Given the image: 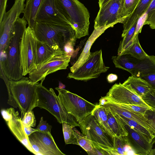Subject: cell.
Returning <instances> with one entry per match:
<instances>
[{"label": "cell", "mask_w": 155, "mask_h": 155, "mask_svg": "<svg viewBox=\"0 0 155 155\" xmlns=\"http://www.w3.org/2000/svg\"><path fill=\"white\" fill-rule=\"evenodd\" d=\"M35 21L37 22L71 24L59 10L56 0H43Z\"/></svg>", "instance_id": "obj_14"}, {"label": "cell", "mask_w": 155, "mask_h": 155, "mask_svg": "<svg viewBox=\"0 0 155 155\" xmlns=\"http://www.w3.org/2000/svg\"><path fill=\"white\" fill-rule=\"evenodd\" d=\"M105 28L94 29L87 41L84 49L77 60L70 68L71 72H73L82 65L87 60L90 54V49L97 39L106 29Z\"/></svg>", "instance_id": "obj_19"}, {"label": "cell", "mask_w": 155, "mask_h": 155, "mask_svg": "<svg viewBox=\"0 0 155 155\" xmlns=\"http://www.w3.org/2000/svg\"><path fill=\"white\" fill-rule=\"evenodd\" d=\"M11 114L5 120L9 129L16 138L30 151L36 155L30 144L28 137L26 134L21 121L18 111L14 108H10Z\"/></svg>", "instance_id": "obj_15"}, {"label": "cell", "mask_w": 155, "mask_h": 155, "mask_svg": "<svg viewBox=\"0 0 155 155\" xmlns=\"http://www.w3.org/2000/svg\"><path fill=\"white\" fill-rule=\"evenodd\" d=\"M28 137L30 144L36 155H52V154L45 148L31 134Z\"/></svg>", "instance_id": "obj_35"}, {"label": "cell", "mask_w": 155, "mask_h": 155, "mask_svg": "<svg viewBox=\"0 0 155 155\" xmlns=\"http://www.w3.org/2000/svg\"><path fill=\"white\" fill-rule=\"evenodd\" d=\"M104 106L107 112L108 124L115 136H127L128 133L125 125L115 117L107 107Z\"/></svg>", "instance_id": "obj_27"}, {"label": "cell", "mask_w": 155, "mask_h": 155, "mask_svg": "<svg viewBox=\"0 0 155 155\" xmlns=\"http://www.w3.org/2000/svg\"><path fill=\"white\" fill-rule=\"evenodd\" d=\"M141 78L149 84L151 89H155V73L144 76Z\"/></svg>", "instance_id": "obj_41"}, {"label": "cell", "mask_w": 155, "mask_h": 155, "mask_svg": "<svg viewBox=\"0 0 155 155\" xmlns=\"http://www.w3.org/2000/svg\"><path fill=\"white\" fill-rule=\"evenodd\" d=\"M31 134L52 155H65L57 146L51 134L36 131Z\"/></svg>", "instance_id": "obj_24"}, {"label": "cell", "mask_w": 155, "mask_h": 155, "mask_svg": "<svg viewBox=\"0 0 155 155\" xmlns=\"http://www.w3.org/2000/svg\"><path fill=\"white\" fill-rule=\"evenodd\" d=\"M128 134L127 136L130 146L134 154L150 155L152 144L136 130L127 125H125Z\"/></svg>", "instance_id": "obj_16"}, {"label": "cell", "mask_w": 155, "mask_h": 155, "mask_svg": "<svg viewBox=\"0 0 155 155\" xmlns=\"http://www.w3.org/2000/svg\"><path fill=\"white\" fill-rule=\"evenodd\" d=\"M141 98L149 107L155 109V89H151Z\"/></svg>", "instance_id": "obj_39"}, {"label": "cell", "mask_w": 155, "mask_h": 155, "mask_svg": "<svg viewBox=\"0 0 155 155\" xmlns=\"http://www.w3.org/2000/svg\"><path fill=\"white\" fill-rule=\"evenodd\" d=\"M104 105L107 107L113 114L122 115L136 121L146 129L154 137H155V128L153 123L147 119L144 114L129 110L112 103L107 102Z\"/></svg>", "instance_id": "obj_17"}, {"label": "cell", "mask_w": 155, "mask_h": 155, "mask_svg": "<svg viewBox=\"0 0 155 155\" xmlns=\"http://www.w3.org/2000/svg\"><path fill=\"white\" fill-rule=\"evenodd\" d=\"M113 103L116 104L121 107L125 108L129 110L133 111L137 114H141L144 115L147 110L148 109H153L150 107L145 106H140L134 104Z\"/></svg>", "instance_id": "obj_37"}, {"label": "cell", "mask_w": 155, "mask_h": 155, "mask_svg": "<svg viewBox=\"0 0 155 155\" xmlns=\"http://www.w3.org/2000/svg\"><path fill=\"white\" fill-rule=\"evenodd\" d=\"M155 73V56L149 55L142 60H139L133 70L131 75L141 78Z\"/></svg>", "instance_id": "obj_22"}, {"label": "cell", "mask_w": 155, "mask_h": 155, "mask_svg": "<svg viewBox=\"0 0 155 155\" xmlns=\"http://www.w3.org/2000/svg\"><path fill=\"white\" fill-rule=\"evenodd\" d=\"M152 143V145H154L155 146V137L153 138ZM150 155H155V147L152 148Z\"/></svg>", "instance_id": "obj_48"}, {"label": "cell", "mask_w": 155, "mask_h": 155, "mask_svg": "<svg viewBox=\"0 0 155 155\" xmlns=\"http://www.w3.org/2000/svg\"><path fill=\"white\" fill-rule=\"evenodd\" d=\"M125 0H110L100 8L94 21V28L112 27L117 23H123L125 19L121 14Z\"/></svg>", "instance_id": "obj_8"}, {"label": "cell", "mask_w": 155, "mask_h": 155, "mask_svg": "<svg viewBox=\"0 0 155 155\" xmlns=\"http://www.w3.org/2000/svg\"><path fill=\"white\" fill-rule=\"evenodd\" d=\"M140 0H124V6L121 14L122 18L125 19L124 22L135 9Z\"/></svg>", "instance_id": "obj_34"}, {"label": "cell", "mask_w": 155, "mask_h": 155, "mask_svg": "<svg viewBox=\"0 0 155 155\" xmlns=\"http://www.w3.org/2000/svg\"><path fill=\"white\" fill-rule=\"evenodd\" d=\"M35 51L37 68L55 55L66 53L64 51L54 49L48 44L38 40L36 37Z\"/></svg>", "instance_id": "obj_18"}, {"label": "cell", "mask_w": 155, "mask_h": 155, "mask_svg": "<svg viewBox=\"0 0 155 155\" xmlns=\"http://www.w3.org/2000/svg\"><path fill=\"white\" fill-rule=\"evenodd\" d=\"M138 35L134 36L135 37L133 42L120 55L130 54L139 60L143 59L149 56L142 48L139 40Z\"/></svg>", "instance_id": "obj_30"}, {"label": "cell", "mask_w": 155, "mask_h": 155, "mask_svg": "<svg viewBox=\"0 0 155 155\" xmlns=\"http://www.w3.org/2000/svg\"><path fill=\"white\" fill-rule=\"evenodd\" d=\"M122 84L141 97L151 89L150 85L145 80L133 75L129 77Z\"/></svg>", "instance_id": "obj_20"}, {"label": "cell", "mask_w": 155, "mask_h": 155, "mask_svg": "<svg viewBox=\"0 0 155 155\" xmlns=\"http://www.w3.org/2000/svg\"><path fill=\"white\" fill-rule=\"evenodd\" d=\"M28 22L23 16L18 18L8 44L1 54V66L2 72L8 80L18 81L23 76L20 46Z\"/></svg>", "instance_id": "obj_1"}, {"label": "cell", "mask_w": 155, "mask_h": 155, "mask_svg": "<svg viewBox=\"0 0 155 155\" xmlns=\"http://www.w3.org/2000/svg\"><path fill=\"white\" fill-rule=\"evenodd\" d=\"M74 134L77 139L78 145L81 147L88 153L93 149L92 141L86 137L74 130Z\"/></svg>", "instance_id": "obj_33"}, {"label": "cell", "mask_w": 155, "mask_h": 155, "mask_svg": "<svg viewBox=\"0 0 155 155\" xmlns=\"http://www.w3.org/2000/svg\"><path fill=\"white\" fill-rule=\"evenodd\" d=\"M146 17V14L145 13L138 19L134 36H135L136 35L139 34V33H141L142 27L143 25V23Z\"/></svg>", "instance_id": "obj_42"}, {"label": "cell", "mask_w": 155, "mask_h": 155, "mask_svg": "<svg viewBox=\"0 0 155 155\" xmlns=\"http://www.w3.org/2000/svg\"><path fill=\"white\" fill-rule=\"evenodd\" d=\"M33 29L37 39L57 50L64 51L65 46L68 44L74 46L77 39L71 24L36 21Z\"/></svg>", "instance_id": "obj_2"}, {"label": "cell", "mask_w": 155, "mask_h": 155, "mask_svg": "<svg viewBox=\"0 0 155 155\" xmlns=\"http://www.w3.org/2000/svg\"><path fill=\"white\" fill-rule=\"evenodd\" d=\"M26 0H15L11 8L5 14L0 23V54L6 48L13 30L14 24L20 14L24 13Z\"/></svg>", "instance_id": "obj_10"}, {"label": "cell", "mask_w": 155, "mask_h": 155, "mask_svg": "<svg viewBox=\"0 0 155 155\" xmlns=\"http://www.w3.org/2000/svg\"><path fill=\"white\" fill-rule=\"evenodd\" d=\"M117 79V76L114 74H110L107 77V80L108 82L110 83H112L116 81Z\"/></svg>", "instance_id": "obj_46"}, {"label": "cell", "mask_w": 155, "mask_h": 155, "mask_svg": "<svg viewBox=\"0 0 155 155\" xmlns=\"http://www.w3.org/2000/svg\"><path fill=\"white\" fill-rule=\"evenodd\" d=\"M101 102L102 106L106 102H111L150 107L145 102L141 97L125 87L120 83L114 84L110 89L106 96L102 97Z\"/></svg>", "instance_id": "obj_12"}, {"label": "cell", "mask_w": 155, "mask_h": 155, "mask_svg": "<svg viewBox=\"0 0 155 155\" xmlns=\"http://www.w3.org/2000/svg\"><path fill=\"white\" fill-rule=\"evenodd\" d=\"M109 68L104 65L101 49L91 52L86 61L74 72L69 73L67 78L85 81L98 78L101 73L107 72Z\"/></svg>", "instance_id": "obj_7"}, {"label": "cell", "mask_w": 155, "mask_h": 155, "mask_svg": "<svg viewBox=\"0 0 155 155\" xmlns=\"http://www.w3.org/2000/svg\"><path fill=\"white\" fill-rule=\"evenodd\" d=\"M24 17L27 21L28 26L33 29L36 18L40 6L43 0H26Z\"/></svg>", "instance_id": "obj_26"}, {"label": "cell", "mask_w": 155, "mask_h": 155, "mask_svg": "<svg viewBox=\"0 0 155 155\" xmlns=\"http://www.w3.org/2000/svg\"><path fill=\"white\" fill-rule=\"evenodd\" d=\"M38 83L36 91L38 97L37 107L46 110L53 115L60 124L67 123L74 127H80L75 119L66 110L54 90H49Z\"/></svg>", "instance_id": "obj_5"}, {"label": "cell", "mask_w": 155, "mask_h": 155, "mask_svg": "<svg viewBox=\"0 0 155 155\" xmlns=\"http://www.w3.org/2000/svg\"><path fill=\"white\" fill-rule=\"evenodd\" d=\"M115 155L134 154L129 143L127 136H114L111 139Z\"/></svg>", "instance_id": "obj_29"}, {"label": "cell", "mask_w": 155, "mask_h": 155, "mask_svg": "<svg viewBox=\"0 0 155 155\" xmlns=\"http://www.w3.org/2000/svg\"><path fill=\"white\" fill-rule=\"evenodd\" d=\"M110 0H99L98 4L99 8L101 7Z\"/></svg>", "instance_id": "obj_47"}, {"label": "cell", "mask_w": 155, "mask_h": 155, "mask_svg": "<svg viewBox=\"0 0 155 155\" xmlns=\"http://www.w3.org/2000/svg\"><path fill=\"white\" fill-rule=\"evenodd\" d=\"M82 134L92 141L105 149L110 150L115 155L111 139L104 132L91 114L79 124Z\"/></svg>", "instance_id": "obj_11"}, {"label": "cell", "mask_w": 155, "mask_h": 155, "mask_svg": "<svg viewBox=\"0 0 155 155\" xmlns=\"http://www.w3.org/2000/svg\"><path fill=\"white\" fill-rule=\"evenodd\" d=\"M21 121L23 124L35 127L36 124V120L33 111L31 110L25 113L21 119Z\"/></svg>", "instance_id": "obj_38"}, {"label": "cell", "mask_w": 155, "mask_h": 155, "mask_svg": "<svg viewBox=\"0 0 155 155\" xmlns=\"http://www.w3.org/2000/svg\"><path fill=\"white\" fill-rule=\"evenodd\" d=\"M52 127V126L47 123L46 121L44 120L43 117H42L37 128L35 129L36 131L51 134Z\"/></svg>", "instance_id": "obj_40"}, {"label": "cell", "mask_w": 155, "mask_h": 155, "mask_svg": "<svg viewBox=\"0 0 155 155\" xmlns=\"http://www.w3.org/2000/svg\"><path fill=\"white\" fill-rule=\"evenodd\" d=\"M115 117L124 125H127L145 137L150 142L152 143L154 137L144 127L136 121L129 119L122 115L113 113Z\"/></svg>", "instance_id": "obj_28"}, {"label": "cell", "mask_w": 155, "mask_h": 155, "mask_svg": "<svg viewBox=\"0 0 155 155\" xmlns=\"http://www.w3.org/2000/svg\"><path fill=\"white\" fill-rule=\"evenodd\" d=\"M91 114L99 127L111 139L115 136L108 124L107 111L104 105L99 106L97 104Z\"/></svg>", "instance_id": "obj_23"}, {"label": "cell", "mask_w": 155, "mask_h": 155, "mask_svg": "<svg viewBox=\"0 0 155 155\" xmlns=\"http://www.w3.org/2000/svg\"><path fill=\"white\" fill-rule=\"evenodd\" d=\"M144 116L153 124L155 128V109H148L145 112Z\"/></svg>", "instance_id": "obj_43"}, {"label": "cell", "mask_w": 155, "mask_h": 155, "mask_svg": "<svg viewBox=\"0 0 155 155\" xmlns=\"http://www.w3.org/2000/svg\"><path fill=\"white\" fill-rule=\"evenodd\" d=\"M58 87L64 89L65 87V86L64 85L61 84H61H59V86Z\"/></svg>", "instance_id": "obj_49"}, {"label": "cell", "mask_w": 155, "mask_h": 155, "mask_svg": "<svg viewBox=\"0 0 155 155\" xmlns=\"http://www.w3.org/2000/svg\"><path fill=\"white\" fill-rule=\"evenodd\" d=\"M35 39L33 29L28 26L23 35L20 46L21 61L24 76L37 69L35 59Z\"/></svg>", "instance_id": "obj_9"}, {"label": "cell", "mask_w": 155, "mask_h": 155, "mask_svg": "<svg viewBox=\"0 0 155 155\" xmlns=\"http://www.w3.org/2000/svg\"><path fill=\"white\" fill-rule=\"evenodd\" d=\"M153 0H140L133 12L123 23V30L121 37H124L136 20L145 13Z\"/></svg>", "instance_id": "obj_21"}, {"label": "cell", "mask_w": 155, "mask_h": 155, "mask_svg": "<svg viewBox=\"0 0 155 155\" xmlns=\"http://www.w3.org/2000/svg\"><path fill=\"white\" fill-rule=\"evenodd\" d=\"M145 13L146 17L143 25H148L150 28L155 29V0L152 1Z\"/></svg>", "instance_id": "obj_32"}, {"label": "cell", "mask_w": 155, "mask_h": 155, "mask_svg": "<svg viewBox=\"0 0 155 155\" xmlns=\"http://www.w3.org/2000/svg\"><path fill=\"white\" fill-rule=\"evenodd\" d=\"M8 0H0V23L1 22L7 6Z\"/></svg>", "instance_id": "obj_44"}, {"label": "cell", "mask_w": 155, "mask_h": 155, "mask_svg": "<svg viewBox=\"0 0 155 155\" xmlns=\"http://www.w3.org/2000/svg\"><path fill=\"white\" fill-rule=\"evenodd\" d=\"M138 20H136L133 24L129 30L120 42L118 50V55H120L122 52L123 49L126 45L133 38Z\"/></svg>", "instance_id": "obj_36"}, {"label": "cell", "mask_w": 155, "mask_h": 155, "mask_svg": "<svg viewBox=\"0 0 155 155\" xmlns=\"http://www.w3.org/2000/svg\"><path fill=\"white\" fill-rule=\"evenodd\" d=\"M55 89L58 92V96L62 105L79 124L91 114L97 106L64 89Z\"/></svg>", "instance_id": "obj_6"}, {"label": "cell", "mask_w": 155, "mask_h": 155, "mask_svg": "<svg viewBox=\"0 0 155 155\" xmlns=\"http://www.w3.org/2000/svg\"><path fill=\"white\" fill-rule=\"evenodd\" d=\"M115 67L126 70L131 73L139 60L128 54H124L112 57Z\"/></svg>", "instance_id": "obj_25"}, {"label": "cell", "mask_w": 155, "mask_h": 155, "mask_svg": "<svg viewBox=\"0 0 155 155\" xmlns=\"http://www.w3.org/2000/svg\"><path fill=\"white\" fill-rule=\"evenodd\" d=\"M71 56L64 53L58 54L29 74L30 79L34 83L44 81L48 75L60 70L66 69L69 65Z\"/></svg>", "instance_id": "obj_13"}, {"label": "cell", "mask_w": 155, "mask_h": 155, "mask_svg": "<svg viewBox=\"0 0 155 155\" xmlns=\"http://www.w3.org/2000/svg\"><path fill=\"white\" fill-rule=\"evenodd\" d=\"M25 132L28 136L31 134L36 131L35 129L31 127L23 124Z\"/></svg>", "instance_id": "obj_45"}, {"label": "cell", "mask_w": 155, "mask_h": 155, "mask_svg": "<svg viewBox=\"0 0 155 155\" xmlns=\"http://www.w3.org/2000/svg\"><path fill=\"white\" fill-rule=\"evenodd\" d=\"M61 12L70 22L75 30L76 38L89 34L90 14L84 5L78 0H56Z\"/></svg>", "instance_id": "obj_4"}, {"label": "cell", "mask_w": 155, "mask_h": 155, "mask_svg": "<svg viewBox=\"0 0 155 155\" xmlns=\"http://www.w3.org/2000/svg\"><path fill=\"white\" fill-rule=\"evenodd\" d=\"M38 83H34L29 78L24 76L18 81L8 80L6 83L8 96L7 103L19 108L21 118L25 113L37 107L36 88Z\"/></svg>", "instance_id": "obj_3"}, {"label": "cell", "mask_w": 155, "mask_h": 155, "mask_svg": "<svg viewBox=\"0 0 155 155\" xmlns=\"http://www.w3.org/2000/svg\"><path fill=\"white\" fill-rule=\"evenodd\" d=\"M62 125L65 144H72L78 145L77 139L74 134V130L73 129V127H74L66 123H63Z\"/></svg>", "instance_id": "obj_31"}]
</instances>
